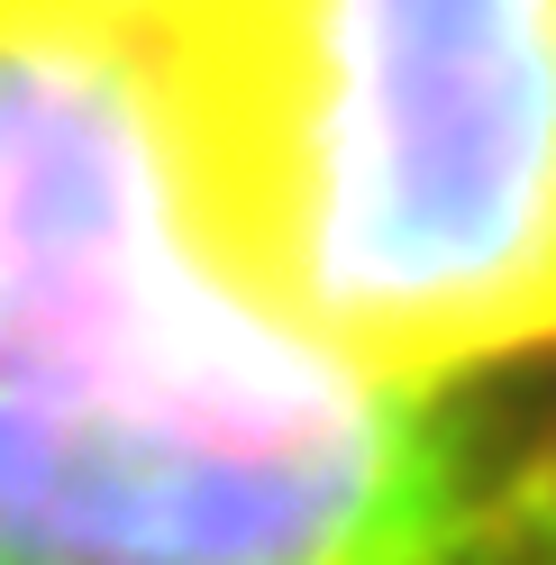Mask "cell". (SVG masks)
Instances as JSON below:
<instances>
[{"label": "cell", "mask_w": 556, "mask_h": 565, "mask_svg": "<svg viewBox=\"0 0 556 565\" xmlns=\"http://www.w3.org/2000/svg\"><path fill=\"white\" fill-rule=\"evenodd\" d=\"M156 64L228 274L384 374L556 338V0H211Z\"/></svg>", "instance_id": "7a4b0ae2"}, {"label": "cell", "mask_w": 556, "mask_h": 565, "mask_svg": "<svg viewBox=\"0 0 556 565\" xmlns=\"http://www.w3.org/2000/svg\"><path fill=\"white\" fill-rule=\"evenodd\" d=\"M55 10H74V19H92V28H110V38H128L137 55H164L201 10H211V0H55Z\"/></svg>", "instance_id": "3957f363"}, {"label": "cell", "mask_w": 556, "mask_h": 565, "mask_svg": "<svg viewBox=\"0 0 556 565\" xmlns=\"http://www.w3.org/2000/svg\"><path fill=\"white\" fill-rule=\"evenodd\" d=\"M0 565H511V483L220 265L156 64L0 0Z\"/></svg>", "instance_id": "6da1fadb"}, {"label": "cell", "mask_w": 556, "mask_h": 565, "mask_svg": "<svg viewBox=\"0 0 556 565\" xmlns=\"http://www.w3.org/2000/svg\"><path fill=\"white\" fill-rule=\"evenodd\" d=\"M511 556L556 565V456L511 483Z\"/></svg>", "instance_id": "277c9868"}]
</instances>
